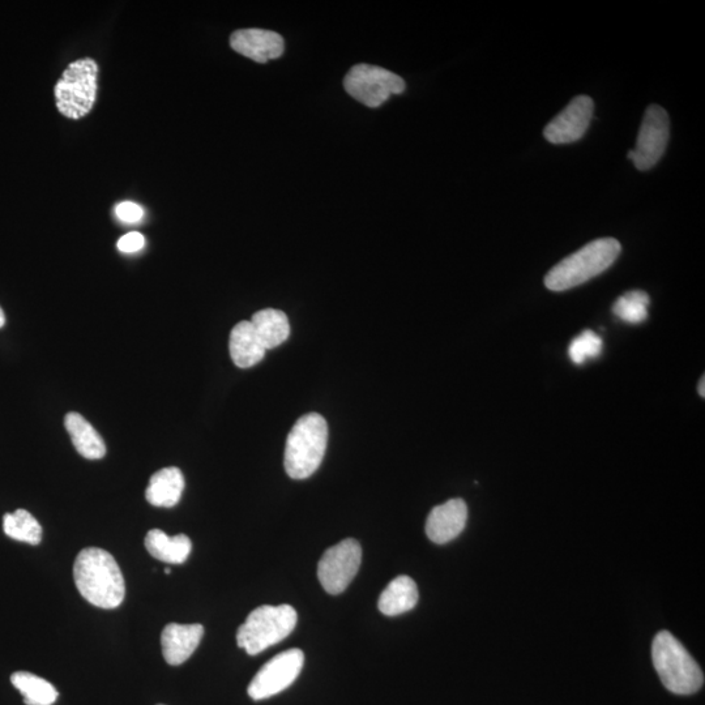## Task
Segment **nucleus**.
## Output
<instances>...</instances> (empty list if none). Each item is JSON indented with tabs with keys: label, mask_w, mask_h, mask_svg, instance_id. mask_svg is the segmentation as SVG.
<instances>
[{
	"label": "nucleus",
	"mask_w": 705,
	"mask_h": 705,
	"mask_svg": "<svg viewBox=\"0 0 705 705\" xmlns=\"http://www.w3.org/2000/svg\"><path fill=\"white\" fill-rule=\"evenodd\" d=\"M74 579L80 595L101 609H115L126 595L121 568L106 550H81L74 564Z\"/></svg>",
	"instance_id": "1"
},
{
	"label": "nucleus",
	"mask_w": 705,
	"mask_h": 705,
	"mask_svg": "<svg viewBox=\"0 0 705 705\" xmlns=\"http://www.w3.org/2000/svg\"><path fill=\"white\" fill-rule=\"evenodd\" d=\"M621 243L614 238L596 239L567 256L545 277V285L553 292L576 288L613 266L621 254Z\"/></svg>",
	"instance_id": "2"
},
{
	"label": "nucleus",
	"mask_w": 705,
	"mask_h": 705,
	"mask_svg": "<svg viewBox=\"0 0 705 705\" xmlns=\"http://www.w3.org/2000/svg\"><path fill=\"white\" fill-rule=\"evenodd\" d=\"M327 421L318 413L299 418L288 435L285 447V470L294 480L313 476L326 455Z\"/></svg>",
	"instance_id": "3"
},
{
	"label": "nucleus",
	"mask_w": 705,
	"mask_h": 705,
	"mask_svg": "<svg viewBox=\"0 0 705 705\" xmlns=\"http://www.w3.org/2000/svg\"><path fill=\"white\" fill-rule=\"evenodd\" d=\"M652 660L661 682L673 694L692 695L702 689V669L669 631L658 632L653 640Z\"/></svg>",
	"instance_id": "4"
},
{
	"label": "nucleus",
	"mask_w": 705,
	"mask_h": 705,
	"mask_svg": "<svg viewBox=\"0 0 705 705\" xmlns=\"http://www.w3.org/2000/svg\"><path fill=\"white\" fill-rule=\"evenodd\" d=\"M297 621V611L290 605L260 606L251 611L246 622L238 628V647L245 649L250 656L259 655L288 638Z\"/></svg>",
	"instance_id": "5"
},
{
	"label": "nucleus",
	"mask_w": 705,
	"mask_h": 705,
	"mask_svg": "<svg viewBox=\"0 0 705 705\" xmlns=\"http://www.w3.org/2000/svg\"><path fill=\"white\" fill-rule=\"evenodd\" d=\"M98 91V64L92 58H83L68 64L54 88L55 105L68 119L87 117L96 104Z\"/></svg>",
	"instance_id": "6"
},
{
	"label": "nucleus",
	"mask_w": 705,
	"mask_h": 705,
	"mask_svg": "<svg viewBox=\"0 0 705 705\" xmlns=\"http://www.w3.org/2000/svg\"><path fill=\"white\" fill-rule=\"evenodd\" d=\"M345 91L367 108H379L393 94L405 91V81L399 75L378 66L357 64L344 79Z\"/></svg>",
	"instance_id": "7"
},
{
	"label": "nucleus",
	"mask_w": 705,
	"mask_h": 705,
	"mask_svg": "<svg viewBox=\"0 0 705 705\" xmlns=\"http://www.w3.org/2000/svg\"><path fill=\"white\" fill-rule=\"evenodd\" d=\"M362 562L360 542L348 538L326 550L318 566L320 584L329 595H340L356 578Z\"/></svg>",
	"instance_id": "8"
},
{
	"label": "nucleus",
	"mask_w": 705,
	"mask_h": 705,
	"mask_svg": "<svg viewBox=\"0 0 705 705\" xmlns=\"http://www.w3.org/2000/svg\"><path fill=\"white\" fill-rule=\"evenodd\" d=\"M305 664V653L294 648L280 653L268 661L252 679L249 689L252 700H263L280 694L293 685Z\"/></svg>",
	"instance_id": "9"
},
{
	"label": "nucleus",
	"mask_w": 705,
	"mask_h": 705,
	"mask_svg": "<svg viewBox=\"0 0 705 705\" xmlns=\"http://www.w3.org/2000/svg\"><path fill=\"white\" fill-rule=\"evenodd\" d=\"M669 130V115L665 109L658 105L649 106L644 114L636 147L628 152V158L634 162L636 169L645 172L660 161L668 147Z\"/></svg>",
	"instance_id": "10"
},
{
	"label": "nucleus",
	"mask_w": 705,
	"mask_h": 705,
	"mask_svg": "<svg viewBox=\"0 0 705 705\" xmlns=\"http://www.w3.org/2000/svg\"><path fill=\"white\" fill-rule=\"evenodd\" d=\"M593 110H595V104L591 97H575L546 126L544 131L546 140L551 144H570L580 140L591 125Z\"/></svg>",
	"instance_id": "11"
},
{
	"label": "nucleus",
	"mask_w": 705,
	"mask_h": 705,
	"mask_svg": "<svg viewBox=\"0 0 705 705\" xmlns=\"http://www.w3.org/2000/svg\"><path fill=\"white\" fill-rule=\"evenodd\" d=\"M230 46L238 54L258 63H267L284 54L285 42L279 33L266 29H241L230 37Z\"/></svg>",
	"instance_id": "12"
},
{
	"label": "nucleus",
	"mask_w": 705,
	"mask_h": 705,
	"mask_svg": "<svg viewBox=\"0 0 705 705\" xmlns=\"http://www.w3.org/2000/svg\"><path fill=\"white\" fill-rule=\"evenodd\" d=\"M468 520V507L463 499H451L434 507L426 521V534L435 544L443 545L464 531Z\"/></svg>",
	"instance_id": "13"
},
{
	"label": "nucleus",
	"mask_w": 705,
	"mask_h": 705,
	"mask_svg": "<svg viewBox=\"0 0 705 705\" xmlns=\"http://www.w3.org/2000/svg\"><path fill=\"white\" fill-rule=\"evenodd\" d=\"M204 627L202 625H179L169 623L161 634L162 655L169 665L178 666L194 655L202 642Z\"/></svg>",
	"instance_id": "14"
},
{
	"label": "nucleus",
	"mask_w": 705,
	"mask_h": 705,
	"mask_svg": "<svg viewBox=\"0 0 705 705\" xmlns=\"http://www.w3.org/2000/svg\"><path fill=\"white\" fill-rule=\"evenodd\" d=\"M229 350L234 365L241 369L258 365L267 352L256 336L250 320H243L233 328L230 333Z\"/></svg>",
	"instance_id": "15"
},
{
	"label": "nucleus",
	"mask_w": 705,
	"mask_h": 705,
	"mask_svg": "<svg viewBox=\"0 0 705 705\" xmlns=\"http://www.w3.org/2000/svg\"><path fill=\"white\" fill-rule=\"evenodd\" d=\"M183 490L185 477L181 470L175 467L164 468L149 480L145 498L152 506L170 508L181 501Z\"/></svg>",
	"instance_id": "16"
},
{
	"label": "nucleus",
	"mask_w": 705,
	"mask_h": 705,
	"mask_svg": "<svg viewBox=\"0 0 705 705\" xmlns=\"http://www.w3.org/2000/svg\"><path fill=\"white\" fill-rule=\"evenodd\" d=\"M64 426L70 434L76 451L85 459L98 460L106 454V444L97 430L81 414L71 412L64 418Z\"/></svg>",
	"instance_id": "17"
},
{
	"label": "nucleus",
	"mask_w": 705,
	"mask_h": 705,
	"mask_svg": "<svg viewBox=\"0 0 705 705\" xmlns=\"http://www.w3.org/2000/svg\"><path fill=\"white\" fill-rule=\"evenodd\" d=\"M145 548L153 558L170 564H182L187 561L192 550L190 538L185 534L170 537L160 529H152L145 536Z\"/></svg>",
	"instance_id": "18"
},
{
	"label": "nucleus",
	"mask_w": 705,
	"mask_h": 705,
	"mask_svg": "<svg viewBox=\"0 0 705 705\" xmlns=\"http://www.w3.org/2000/svg\"><path fill=\"white\" fill-rule=\"evenodd\" d=\"M418 602V588L409 576H399L392 580L379 597L378 608L380 613L395 617L416 608Z\"/></svg>",
	"instance_id": "19"
},
{
	"label": "nucleus",
	"mask_w": 705,
	"mask_h": 705,
	"mask_svg": "<svg viewBox=\"0 0 705 705\" xmlns=\"http://www.w3.org/2000/svg\"><path fill=\"white\" fill-rule=\"evenodd\" d=\"M250 322L266 350L275 349L284 344L290 335L288 316L280 310H260L252 315Z\"/></svg>",
	"instance_id": "20"
},
{
	"label": "nucleus",
	"mask_w": 705,
	"mask_h": 705,
	"mask_svg": "<svg viewBox=\"0 0 705 705\" xmlns=\"http://www.w3.org/2000/svg\"><path fill=\"white\" fill-rule=\"evenodd\" d=\"M12 685L24 696L27 705H53L57 702L58 691L46 679L28 672L12 674Z\"/></svg>",
	"instance_id": "21"
},
{
	"label": "nucleus",
	"mask_w": 705,
	"mask_h": 705,
	"mask_svg": "<svg viewBox=\"0 0 705 705\" xmlns=\"http://www.w3.org/2000/svg\"><path fill=\"white\" fill-rule=\"evenodd\" d=\"M4 533L12 540L38 545L42 540V527L36 517L25 510H17L3 517Z\"/></svg>",
	"instance_id": "22"
},
{
	"label": "nucleus",
	"mask_w": 705,
	"mask_h": 705,
	"mask_svg": "<svg viewBox=\"0 0 705 705\" xmlns=\"http://www.w3.org/2000/svg\"><path fill=\"white\" fill-rule=\"evenodd\" d=\"M649 296L643 290H631L615 301L613 313L623 322L643 323L648 318Z\"/></svg>",
	"instance_id": "23"
},
{
	"label": "nucleus",
	"mask_w": 705,
	"mask_h": 705,
	"mask_svg": "<svg viewBox=\"0 0 705 705\" xmlns=\"http://www.w3.org/2000/svg\"><path fill=\"white\" fill-rule=\"evenodd\" d=\"M602 346L604 344H602L601 337L588 329L572 340L570 348H568V356L576 365H583L588 360L600 356Z\"/></svg>",
	"instance_id": "24"
},
{
	"label": "nucleus",
	"mask_w": 705,
	"mask_h": 705,
	"mask_svg": "<svg viewBox=\"0 0 705 705\" xmlns=\"http://www.w3.org/2000/svg\"><path fill=\"white\" fill-rule=\"evenodd\" d=\"M115 215L125 224H138L143 220L144 209L139 204L123 202L115 207Z\"/></svg>",
	"instance_id": "25"
},
{
	"label": "nucleus",
	"mask_w": 705,
	"mask_h": 705,
	"mask_svg": "<svg viewBox=\"0 0 705 705\" xmlns=\"http://www.w3.org/2000/svg\"><path fill=\"white\" fill-rule=\"evenodd\" d=\"M145 245L144 235L138 232L128 233L123 235L118 241V250L125 254H134L143 249Z\"/></svg>",
	"instance_id": "26"
},
{
	"label": "nucleus",
	"mask_w": 705,
	"mask_h": 705,
	"mask_svg": "<svg viewBox=\"0 0 705 705\" xmlns=\"http://www.w3.org/2000/svg\"><path fill=\"white\" fill-rule=\"evenodd\" d=\"M704 388H705V379H704V376H703L702 380H700V383H699V395L702 396V397H705V390H704Z\"/></svg>",
	"instance_id": "27"
},
{
	"label": "nucleus",
	"mask_w": 705,
	"mask_h": 705,
	"mask_svg": "<svg viewBox=\"0 0 705 705\" xmlns=\"http://www.w3.org/2000/svg\"><path fill=\"white\" fill-rule=\"evenodd\" d=\"M4 323H6V316H4L2 307H0V328L4 326Z\"/></svg>",
	"instance_id": "28"
},
{
	"label": "nucleus",
	"mask_w": 705,
	"mask_h": 705,
	"mask_svg": "<svg viewBox=\"0 0 705 705\" xmlns=\"http://www.w3.org/2000/svg\"><path fill=\"white\" fill-rule=\"evenodd\" d=\"M165 572H166V574L169 575V574H170V568H166Z\"/></svg>",
	"instance_id": "29"
}]
</instances>
